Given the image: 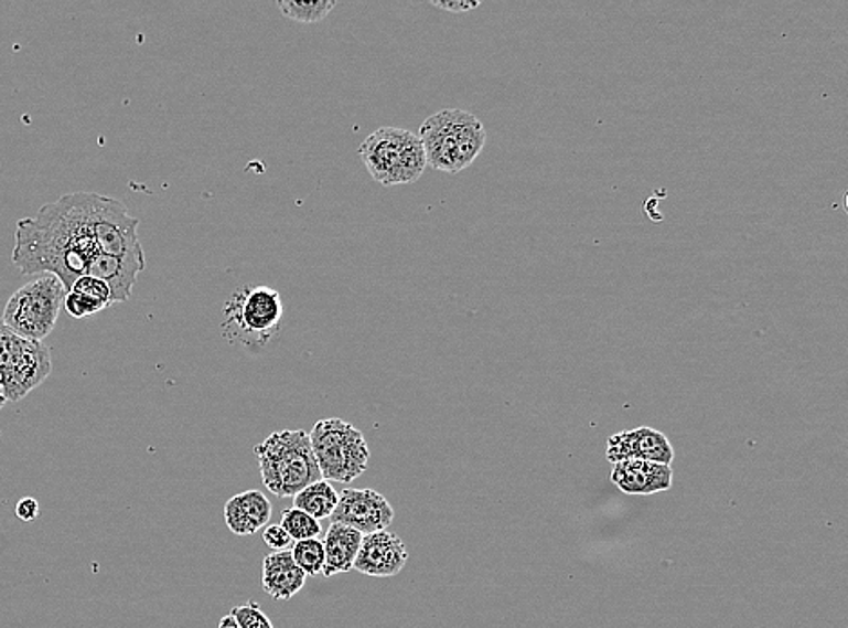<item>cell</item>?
I'll return each instance as SVG.
<instances>
[{"label":"cell","instance_id":"484cf974","mask_svg":"<svg viewBox=\"0 0 848 628\" xmlns=\"http://www.w3.org/2000/svg\"><path fill=\"white\" fill-rule=\"evenodd\" d=\"M431 4L438 10L451 11V13H468V11L480 8V0H474V2H469V0H451V2L432 0Z\"/></svg>","mask_w":848,"mask_h":628},{"label":"cell","instance_id":"cb8c5ba5","mask_svg":"<svg viewBox=\"0 0 848 628\" xmlns=\"http://www.w3.org/2000/svg\"><path fill=\"white\" fill-rule=\"evenodd\" d=\"M71 290H73V292L84 294V296L87 297H93L96 301L104 302L107 308L115 305V302H112L111 290H109L106 283L100 281V279H96V277L93 276L78 277V279L73 283Z\"/></svg>","mask_w":848,"mask_h":628},{"label":"cell","instance_id":"83f0119b","mask_svg":"<svg viewBox=\"0 0 848 628\" xmlns=\"http://www.w3.org/2000/svg\"><path fill=\"white\" fill-rule=\"evenodd\" d=\"M217 628H239V625H237L236 619L232 618L230 614H228V616L222 618Z\"/></svg>","mask_w":848,"mask_h":628},{"label":"cell","instance_id":"7402d4cb","mask_svg":"<svg viewBox=\"0 0 848 628\" xmlns=\"http://www.w3.org/2000/svg\"><path fill=\"white\" fill-rule=\"evenodd\" d=\"M230 616L236 619L239 628H273L271 619L262 613V608L256 602L232 608Z\"/></svg>","mask_w":848,"mask_h":628},{"label":"cell","instance_id":"44dd1931","mask_svg":"<svg viewBox=\"0 0 848 628\" xmlns=\"http://www.w3.org/2000/svg\"><path fill=\"white\" fill-rule=\"evenodd\" d=\"M291 558L307 576H316L324 568V543L319 539L296 542L290 551Z\"/></svg>","mask_w":848,"mask_h":628},{"label":"cell","instance_id":"9c48e42d","mask_svg":"<svg viewBox=\"0 0 848 628\" xmlns=\"http://www.w3.org/2000/svg\"><path fill=\"white\" fill-rule=\"evenodd\" d=\"M332 522L355 529L362 536L387 531L395 520L391 503L375 489H344L333 511Z\"/></svg>","mask_w":848,"mask_h":628},{"label":"cell","instance_id":"d6986e66","mask_svg":"<svg viewBox=\"0 0 848 628\" xmlns=\"http://www.w3.org/2000/svg\"><path fill=\"white\" fill-rule=\"evenodd\" d=\"M277 8L290 21L302 24L322 22L336 8L335 0H313V2H296V0H279Z\"/></svg>","mask_w":848,"mask_h":628},{"label":"cell","instance_id":"2e32d148","mask_svg":"<svg viewBox=\"0 0 848 628\" xmlns=\"http://www.w3.org/2000/svg\"><path fill=\"white\" fill-rule=\"evenodd\" d=\"M307 574L291 558L290 551L268 554L262 560V590L277 602H287L301 593Z\"/></svg>","mask_w":848,"mask_h":628},{"label":"cell","instance_id":"8992f818","mask_svg":"<svg viewBox=\"0 0 848 628\" xmlns=\"http://www.w3.org/2000/svg\"><path fill=\"white\" fill-rule=\"evenodd\" d=\"M322 480L352 483L369 464V446L353 424L342 418L319 421L308 433Z\"/></svg>","mask_w":848,"mask_h":628},{"label":"cell","instance_id":"d4e9b609","mask_svg":"<svg viewBox=\"0 0 848 628\" xmlns=\"http://www.w3.org/2000/svg\"><path fill=\"white\" fill-rule=\"evenodd\" d=\"M262 542L267 543L273 553H279V551H287L290 547L291 539L287 531L281 528V523H273L262 531Z\"/></svg>","mask_w":848,"mask_h":628},{"label":"cell","instance_id":"5bb4252c","mask_svg":"<svg viewBox=\"0 0 848 628\" xmlns=\"http://www.w3.org/2000/svg\"><path fill=\"white\" fill-rule=\"evenodd\" d=\"M612 482L626 494L663 493L672 488L673 469L646 460H623L613 464Z\"/></svg>","mask_w":848,"mask_h":628},{"label":"cell","instance_id":"52a82bcc","mask_svg":"<svg viewBox=\"0 0 848 628\" xmlns=\"http://www.w3.org/2000/svg\"><path fill=\"white\" fill-rule=\"evenodd\" d=\"M66 294L58 277L42 274L10 297L0 321L22 339L44 341L56 327Z\"/></svg>","mask_w":848,"mask_h":628},{"label":"cell","instance_id":"277c9868","mask_svg":"<svg viewBox=\"0 0 848 628\" xmlns=\"http://www.w3.org/2000/svg\"><path fill=\"white\" fill-rule=\"evenodd\" d=\"M282 297L270 287L251 285L237 288L222 313V333L230 344L262 350L282 327Z\"/></svg>","mask_w":848,"mask_h":628},{"label":"cell","instance_id":"3957f363","mask_svg":"<svg viewBox=\"0 0 848 628\" xmlns=\"http://www.w3.org/2000/svg\"><path fill=\"white\" fill-rule=\"evenodd\" d=\"M427 166L447 174H458L474 163L487 141V131L472 113L443 109L429 116L420 127Z\"/></svg>","mask_w":848,"mask_h":628},{"label":"cell","instance_id":"ffe728a7","mask_svg":"<svg viewBox=\"0 0 848 628\" xmlns=\"http://www.w3.org/2000/svg\"><path fill=\"white\" fill-rule=\"evenodd\" d=\"M281 528L287 531L288 536L296 542L302 540L316 539L321 536V523L315 518L304 513L301 509L290 508L282 511Z\"/></svg>","mask_w":848,"mask_h":628},{"label":"cell","instance_id":"5b68a950","mask_svg":"<svg viewBox=\"0 0 848 628\" xmlns=\"http://www.w3.org/2000/svg\"><path fill=\"white\" fill-rule=\"evenodd\" d=\"M361 158L373 180L384 187L420 180L427 167L422 141L415 132L382 127L362 141Z\"/></svg>","mask_w":848,"mask_h":628},{"label":"cell","instance_id":"7a4b0ae2","mask_svg":"<svg viewBox=\"0 0 848 628\" xmlns=\"http://www.w3.org/2000/svg\"><path fill=\"white\" fill-rule=\"evenodd\" d=\"M254 451L259 460L262 483L276 497L293 498L322 478L312 440L304 429L271 433Z\"/></svg>","mask_w":848,"mask_h":628},{"label":"cell","instance_id":"6da1fadb","mask_svg":"<svg viewBox=\"0 0 848 628\" xmlns=\"http://www.w3.org/2000/svg\"><path fill=\"white\" fill-rule=\"evenodd\" d=\"M90 198L93 192H71L17 223L11 262L22 276L53 274L67 292L86 276L93 257L100 254L90 223Z\"/></svg>","mask_w":848,"mask_h":628},{"label":"cell","instance_id":"4316f807","mask_svg":"<svg viewBox=\"0 0 848 628\" xmlns=\"http://www.w3.org/2000/svg\"><path fill=\"white\" fill-rule=\"evenodd\" d=\"M15 513L22 522H35L41 514V505L35 498H22L21 502L17 503Z\"/></svg>","mask_w":848,"mask_h":628},{"label":"cell","instance_id":"ac0fdd59","mask_svg":"<svg viewBox=\"0 0 848 628\" xmlns=\"http://www.w3.org/2000/svg\"><path fill=\"white\" fill-rule=\"evenodd\" d=\"M339 503V493L333 488L332 482L328 480H316L310 483L308 488L302 489L301 493L293 497V508L301 509L304 513L319 520L330 518Z\"/></svg>","mask_w":848,"mask_h":628},{"label":"cell","instance_id":"7c38bea8","mask_svg":"<svg viewBox=\"0 0 848 628\" xmlns=\"http://www.w3.org/2000/svg\"><path fill=\"white\" fill-rule=\"evenodd\" d=\"M51 370H53V362H51L50 348L42 341H30V347L22 355L21 362L2 382L0 395L6 401L17 403L28 393L33 392L36 386H41L42 382L50 377Z\"/></svg>","mask_w":848,"mask_h":628},{"label":"cell","instance_id":"e0dca14e","mask_svg":"<svg viewBox=\"0 0 848 628\" xmlns=\"http://www.w3.org/2000/svg\"><path fill=\"white\" fill-rule=\"evenodd\" d=\"M362 536L355 529L332 522L326 531L324 543V568L322 574L332 578L335 574L350 573L355 567L358 551H361Z\"/></svg>","mask_w":848,"mask_h":628},{"label":"cell","instance_id":"8fae6325","mask_svg":"<svg viewBox=\"0 0 848 628\" xmlns=\"http://www.w3.org/2000/svg\"><path fill=\"white\" fill-rule=\"evenodd\" d=\"M407 563L406 543L389 531L366 534L355 560V571L373 578L397 576Z\"/></svg>","mask_w":848,"mask_h":628},{"label":"cell","instance_id":"603a6c76","mask_svg":"<svg viewBox=\"0 0 848 628\" xmlns=\"http://www.w3.org/2000/svg\"><path fill=\"white\" fill-rule=\"evenodd\" d=\"M64 308H66L71 317L84 319V317L95 316V313L106 310L107 307L104 302L93 299V297L71 290V292L66 294V299H64Z\"/></svg>","mask_w":848,"mask_h":628},{"label":"cell","instance_id":"9a60e30c","mask_svg":"<svg viewBox=\"0 0 848 628\" xmlns=\"http://www.w3.org/2000/svg\"><path fill=\"white\" fill-rule=\"evenodd\" d=\"M225 523L236 536H251L267 528L271 518V503L265 493L251 489L234 494L225 503Z\"/></svg>","mask_w":848,"mask_h":628},{"label":"cell","instance_id":"4fadbf2b","mask_svg":"<svg viewBox=\"0 0 848 628\" xmlns=\"http://www.w3.org/2000/svg\"><path fill=\"white\" fill-rule=\"evenodd\" d=\"M146 254L141 256L112 257L96 254L87 268L86 276L96 277L106 283L111 290L112 302L129 301L138 276L146 270Z\"/></svg>","mask_w":848,"mask_h":628},{"label":"cell","instance_id":"30bf717a","mask_svg":"<svg viewBox=\"0 0 848 628\" xmlns=\"http://www.w3.org/2000/svg\"><path fill=\"white\" fill-rule=\"evenodd\" d=\"M673 457L675 453L668 437L652 427L615 433L608 438L607 458L612 464L623 462V460H646V462L672 466Z\"/></svg>","mask_w":848,"mask_h":628},{"label":"cell","instance_id":"ba28073f","mask_svg":"<svg viewBox=\"0 0 848 628\" xmlns=\"http://www.w3.org/2000/svg\"><path fill=\"white\" fill-rule=\"evenodd\" d=\"M90 223H93L96 247L100 254L112 257L146 254L138 237L140 220L132 216L126 203L120 200L93 192Z\"/></svg>","mask_w":848,"mask_h":628}]
</instances>
